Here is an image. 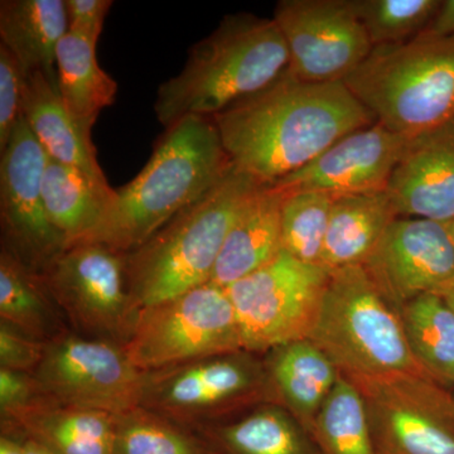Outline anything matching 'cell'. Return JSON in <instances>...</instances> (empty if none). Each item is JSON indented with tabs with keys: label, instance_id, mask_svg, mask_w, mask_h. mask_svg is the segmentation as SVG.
<instances>
[{
	"label": "cell",
	"instance_id": "cell-1",
	"mask_svg": "<svg viewBox=\"0 0 454 454\" xmlns=\"http://www.w3.org/2000/svg\"><path fill=\"white\" fill-rule=\"evenodd\" d=\"M236 168L273 184L352 131L378 122L345 82H301L291 71L214 118Z\"/></svg>",
	"mask_w": 454,
	"mask_h": 454
},
{
	"label": "cell",
	"instance_id": "cell-2",
	"mask_svg": "<svg viewBox=\"0 0 454 454\" xmlns=\"http://www.w3.org/2000/svg\"><path fill=\"white\" fill-rule=\"evenodd\" d=\"M231 167L211 118L181 119L167 128L137 177L114 191L103 219L76 245L136 252L176 215L207 193Z\"/></svg>",
	"mask_w": 454,
	"mask_h": 454
},
{
	"label": "cell",
	"instance_id": "cell-3",
	"mask_svg": "<svg viewBox=\"0 0 454 454\" xmlns=\"http://www.w3.org/2000/svg\"><path fill=\"white\" fill-rule=\"evenodd\" d=\"M288 68V49L273 18L229 14L191 47L181 73L160 86L155 116L166 129L187 116L214 118Z\"/></svg>",
	"mask_w": 454,
	"mask_h": 454
},
{
	"label": "cell",
	"instance_id": "cell-4",
	"mask_svg": "<svg viewBox=\"0 0 454 454\" xmlns=\"http://www.w3.org/2000/svg\"><path fill=\"white\" fill-rule=\"evenodd\" d=\"M265 184L232 164L201 199L127 254L134 318L139 310L211 282L236 217Z\"/></svg>",
	"mask_w": 454,
	"mask_h": 454
},
{
	"label": "cell",
	"instance_id": "cell-5",
	"mask_svg": "<svg viewBox=\"0 0 454 454\" xmlns=\"http://www.w3.org/2000/svg\"><path fill=\"white\" fill-rule=\"evenodd\" d=\"M309 340L348 379L429 378L409 348L399 310L363 265L330 270Z\"/></svg>",
	"mask_w": 454,
	"mask_h": 454
},
{
	"label": "cell",
	"instance_id": "cell-6",
	"mask_svg": "<svg viewBox=\"0 0 454 454\" xmlns=\"http://www.w3.org/2000/svg\"><path fill=\"white\" fill-rule=\"evenodd\" d=\"M345 83L387 129H433L454 118V35L375 47Z\"/></svg>",
	"mask_w": 454,
	"mask_h": 454
},
{
	"label": "cell",
	"instance_id": "cell-7",
	"mask_svg": "<svg viewBox=\"0 0 454 454\" xmlns=\"http://www.w3.org/2000/svg\"><path fill=\"white\" fill-rule=\"evenodd\" d=\"M121 346L145 373L243 349L229 294L211 282L139 310Z\"/></svg>",
	"mask_w": 454,
	"mask_h": 454
},
{
	"label": "cell",
	"instance_id": "cell-8",
	"mask_svg": "<svg viewBox=\"0 0 454 454\" xmlns=\"http://www.w3.org/2000/svg\"><path fill=\"white\" fill-rule=\"evenodd\" d=\"M328 279V269L282 252L226 286L243 349L264 351L309 340Z\"/></svg>",
	"mask_w": 454,
	"mask_h": 454
},
{
	"label": "cell",
	"instance_id": "cell-9",
	"mask_svg": "<svg viewBox=\"0 0 454 454\" xmlns=\"http://www.w3.org/2000/svg\"><path fill=\"white\" fill-rule=\"evenodd\" d=\"M35 381L59 404L112 415L142 406L146 373L109 340L61 336L47 343Z\"/></svg>",
	"mask_w": 454,
	"mask_h": 454
},
{
	"label": "cell",
	"instance_id": "cell-10",
	"mask_svg": "<svg viewBox=\"0 0 454 454\" xmlns=\"http://www.w3.org/2000/svg\"><path fill=\"white\" fill-rule=\"evenodd\" d=\"M363 394L378 454H454V397L426 376L348 379Z\"/></svg>",
	"mask_w": 454,
	"mask_h": 454
},
{
	"label": "cell",
	"instance_id": "cell-11",
	"mask_svg": "<svg viewBox=\"0 0 454 454\" xmlns=\"http://www.w3.org/2000/svg\"><path fill=\"white\" fill-rule=\"evenodd\" d=\"M40 276L74 327L106 339H127L134 322L127 254L103 245H74Z\"/></svg>",
	"mask_w": 454,
	"mask_h": 454
},
{
	"label": "cell",
	"instance_id": "cell-12",
	"mask_svg": "<svg viewBox=\"0 0 454 454\" xmlns=\"http://www.w3.org/2000/svg\"><path fill=\"white\" fill-rule=\"evenodd\" d=\"M273 20L301 82H345L373 50L351 0H280Z\"/></svg>",
	"mask_w": 454,
	"mask_h": 454
},
{
	"label": "cell",
	"instance_id": "cell-13",
	"mask_svg": "<svg viewBox=\"0 0 454 454\" xmlns=\"http://www.w3.org/2000/svg\"><path fill=\"white\" fill-rule=\"evenodd\" d=\"M47 162L49 157L20 119L0 158L3 247L37 274L66 250L65 238L44 206L42 182Z\"/></svg>",
	"mask_w": 454,
	"mask_h": 454
},
{
	"label": "cell",
	"instance_id": "cell-14",
	"mask_svg": "<svg viewBox=\"0 0 454 454\" xmlns=\"http://www.w3.org/2000/svg\"><path fill=\"white\" fill-rule=\"evenodd\" d=\"M363 267L397 310L422 294L444 297L454 286L450 223L396 217Z\"/></svg>",
	"mask_w": 454,
	"mask_h": 454
},
{
	"label": "cell",
	"instance_id": "cell-15",
	"mask_svg": "<svg viewBox=\"0 0 454 454\" xmlns=\"http://www.w3.org/2000/svg\"><path fill=\"white\" fill-rule=\"evenodd\" d=\"M409 137L375 122L337 140L303 168L273 184L286 193L334 196L387 191Z\"/></svg>",
	"mask_w": 454,
	"mask_h": 454
},
{
	"label": "cell",
	"instance_id": "cell-16",
	"mask_svg": "<svg viewBox=\"0 0 454 454\" xmlns=\"http://www.w3.org/2000/svg\"><path fill=\"white\" fill-rule=\"evenodd\" d=\"M234 355L146 373L142 408L176 423L197 426L200 418L244 395L255 384V370Z\"/></svg>",
	"mask_w": 454,
	"mask_h": 454
},
{
	"label": "cell",
	"instance_id": "cell-17",
	"mask_svg": "<svg viewBox=\"0 0 454 454\" xmlns=\"http://www.w3.org/2000/svg\"><path fill=\"white\" fill-rule=\"evenodd\" d=\"M387 193L397 217L454 221V118L409 137Z\"/></svg>",
	"mask_w": 454,
	"mask_h": 454
},
{
	"label": "cell",
	"instance_id": "cell-18",
	"mask_svg": "<svg viewBox=\"0 0 454 454\" xmlns=\"http://www.w3.org/2000/svg\"><path fill=\"white\" fill-rule=\"evenodd\" d=\"M23 118L50 160L85 173L92 184L107 196L115 188L98 162L91 136L82 130L68 112L59 88L41 71L26 74L23 91Z\"/></svg>",
	"mask_w": 454,
	"mask_h": 454
},
{
	"label": "cell",
	"instance_id": "cell-19",
	"mask_svg": "<svg viewBox=\"0 0 454 454\" xmlns=\"http://www.w3.org/2000/svg\"><path fill=\"white\" fill-rule=\"evenodd\" d=\"M284 199V191L265 184L247 202L227 235L211 283L226 288L282 253Z\"/></svg>",
	"mask_w": 454,
	"mask_h": 454
},
{
	"label": "cell",
	"instance_id": "cell-20",
	"mask_svg": "<svg viewBox=\"0 0 454 454\" xmlns=\"http://www.w3.org/2000/svg\"><path fill=\"white\" fill-rule=\"evenodd\" d=\"M56 454H113L115 415L59 404L49 397L7 420V428Z\"/></svg>",
	"mask_w": 454,
	"mask_h": 454
},
{
	"label": "cell",
	"instance_id": "cell-21",
	"mask_svg": "<svg viewBox=\"0 0 454 454\" xmlns=\"http://www.w3.org/2000/svg\"><path fill=\"white\" fill-rule=\"evenodd\" d=\"M68 29L65 0L0 3V44L16 57L26 74L41 71L56 86V51Z\"/></svg>",
	"mask_w": 454,
	"mask_h": 454
},
{
	"label": "cell",
	"instance_id": "cell-22",
	"mask_svg": "<svg viewBox=\"0 0 454 454\" xmlns=\"http://www.w3.org/2000/svg\"><path fill=\"white\" fill-rule=\"evenodd\" d=\"M396 217L387 191L336 196L322 267L336 270L365 264Z\"/></svg>",
	"mask_w": 454,
	"mask_h": 454
},
{
	"label": "cell",
	"instance_id": "cell-23",
	"mask_svg": "<svg viewBox=\"0 0 454 454\" xmlns=\"http://www.w3.org/2000/svg\"><path fill=\"white\" fill-rule=\"evenodd\" d=\"M97 46L85 35L68 31L56 51L59 95L89 136L98 116L113 106L118 94V83L98 65Z\"/></svg>",
	"mask_w": 454,
	"mask_h": 454
},
{
	"label": "cell",
	"instance_id": "cell-24",
	"mask_svg": "<svg viewBox=\"0 0 454 454\" xmlns=\"http://www.w3.org/2000/svg\"><path fill=\"white\" fill-rule=\"evenodd\" d=\"M271 375L298 422L309 433L319 409L339 380V370L312 340H304L276 348Z\"/></svg>",
	"mask_w": 454,
	"mask_h": 454
},
{
	"label": "cell",
	"instance_id": "cell-25",
	"mask_svg": "<svg viewBox=\"0 0 454 454\" xmlns=\"http://www.w3.org/2000/svg\"><path fill=\"white\" fill-rule=\"evenodd\" d=\"M42 191L51 223L64 236L66 249L80 243L98 226L114 196L98 190L82 170L50 158Z\"/></svg>",
	"mask_w": 454,
	"mask_h": 454
},
{
	"label": "cell",
	"instance_id": "cell-26",
	"mask_svg": "<svg viewBox=\"0 0 454 454\" xmlns=\"http://www.w3.org/2000/svg\"><path fill=\"white\" fill-rule=\"evenodd\" d=\"M220 454H321L298 420L276 408H265L238 422L200 428Z\"/></svg>",
	"mask_w": 454,
	"mask_h": 454
},
{
	"label": "cell",
	"instance_id": "cell-27",
	"mask_svg": "<svg viewBox=\"0 0 454 454\" xmlns=\"http://www.w3.org/2000/svg\"><path fill=\"white\" fill-rule=\"evenodd\" d=\"M53 298L40 274L27 268L3 247L0 254V317L2 322L33 339L49 343L62 334ZM56 304V303H55Z\"/></svg>",
	"mask_w": 454,
	"mask_h": 454
},
{
	"label": "cell",
	"instance_id": "cell-28",
	"mask_svg": "<svg viewBox=\"0 0 454 454\" xmlns=\"http://www.w3.org/2000/svg\"><path fill=\"white\" fill-rule=\"evenodd\" d=\"M409 348L427 375L454 385V310L438 294H422L399 309Z\"/></svg>",
	"mask_w": 454,
	"mask_h": 454
},
{
	"label": "cell",
	"instance_id": "cell-29",
	"mask_svg": "<svg viewBox=\"0 0 454 454\" xmlns=\"http://www.w3.org/2000/svg\"><path fill=\"white\" fill-rule=\"evenodd\" d=\"M309 435L321 454H378L363 394L342 373L319 409Z\"/></svg>",
	"mask_w": 454,
	"mask_h": 454
},
{
	"label": "cell",
	"instance_id": "cell-30",
	"mask_svg": "<svg viewBox=\"0 0 454 454\" xmlns=\"http://www.w3.org/2000/svg\"><path fill=\"white\" fill-rule=\"evenodd\" d=\"M113 454H220L200 433L140 408L116 415Z\"/></svg>",
	"mask_w": 454,
	"mask_h": 454
},
{
	"label": "cell",
	"instance_id": "cell-31",
	"mask_svg": "<svg viewBox=\"0 0 454 454\" xmlns=\"http://www.w3.org/2000/svg\"><path fill=\"white\" fill-rule=\"evenodd\" d=\"M336 196L318 191L286 193L282 252L306 264L321 265Z\"/></svg>",
	"mask_w": 454,
	"mask_h": 454
},
{
	"label": "cell",
	"instance_id": "cell-32",
	"mask_svg": "<svg viewBox=\"0 0 454 454\" xmlns=\"http://www.w3.org/2000/svg\"><path fill=\"white\" fill-rule=\"evenodd\" d=\"M442 0H351L373 49L404 43L422 35Z\"/></svg>",
	"mask_w": 454,
	"mask_h": 454
},
{
	"label": "cell",
	"instance_id": "cell-33",
	"mask_svg": "<svg viewBox=\"0 0 454 454\" xmlns=\"http://www.w3.org/2000/svg\"><path fill=\"white\" fill-rule=\"evenodd\" d=\"M26 74L16 57L0 44V153L23 118Z\"/></svg>",
	"mask_w": 454,
	"mask_h": 454
},
{
	"label": "cell",
	"instance_id": "cell-34",
	"mask_svg": "<svg viewBox=\"0 0 454 454\" xmlns=\"http://www.w3.org/2000/svg\"><path fill=\"white\" fill-rule=\"evenodd\" d=\"M47 343L33 339L8 324H0V369L35 372L43 357Z\"/></svg>",
	"mask_w": 454,
	"mask_h": 454
},
{
	"label": "cell",
	"instance_id": "cell-35",
	"mask_svg": "<svg viewBox=\"0 0 454 454\" xmlns=\"http://www.w3.org/2000/svg\"><path fill=\"white\" fill-rule=\"evenodd\" d=\"M43 397L47 396L42 393L35 376L0 369V409L3 420H8Z\"/></svg>",
	"mask_w": 454,
	"mask_h": 454
},
{
	"label": "cell",
	"instance_id": "cell-36",
	"mask_svg": "<svg viewBox=\"0 0 454 454\" xmlns=\"http://www.w3.org/2000/svg\"><path fill=\"white\" fill-rule=\"evenodd\" d=\"M68 31L80 33L98 44L112 0H65Z\"/></svg>",
	"mask_w": 454,
	"mask_h": 454
},
{
	"label": "cell",
	"instance_id": "cell-37",
	"mask_svg": "<svg viewBox=\"0 0 454 454\" xmlns=\"http://www.w3.org/2000/svg\"><path fill=\"white\" fill-rule=\"evenodd\" d=\"M424 35L448 37L454 35V0H443Z\"/></svg>",
	"mask_w": 454,
	"mask_h": 454
},
{
	"label": "cell",
	"instance_id": "cell-38",
	"mask_svg": "<svg viewBox=\"0 0 454 454\" xmlns=\"http://www.w3.org/2000/svg\"><path fill=\"white\" fill-rule=\"evenodd\" d=\"M0 454H23V441L20 433L5 429L0 437Z\"/></svg>",
	"mask_w": 454,
	"mask_h": 454
},
{
	"label": "cell",
	"instance_id": "cell-39",
	"mask_svg": "<svg viewBox=\"0 0 454 454\" xmlns=\"http://www.w3.org/2000/svg\"><path fill=\"white\" fill-rule=\"evenodd\" d=\"M20 437H22L23 441V454H56L52 452L50 448L43 446V444L35 441V439L26 437V435L23 434H20Z\"/></svg>",
	"mask_w": 454,
	"mask_h": 454
},
{
	"label": "cell",
	"instance_id": "cell-40",
	"mask_svg": "<svg viewBox=\"0 0 454 454\" xmlns=\"http://www.w3.org/2000/svg\"><path fill=\"white\" fill-rule=\"evenodd\" d=\"M444 300H446L448 306L450 307L454 310V286L453 288L450 289V292L447 293L446 295H444Z\"/></svg>",
	"mask_w": 454,
	"mask_h": 454
},
{
	"label": "cell",
	"instance_id": "cell-41",
	"mask_svg": "<svg viewBox=\"0 0 454 454\" xmlns=\"http://www.w3.org/2000/svg\"><path fill=\"white\" fill-rule=\"evenodd\" d=\"M450 229H452V235H453V240H454V221L452 223H450Z\"/></svg>",
	"mask_w": 454,
	"mask_h": 454
}]
</instances>
